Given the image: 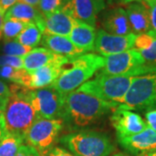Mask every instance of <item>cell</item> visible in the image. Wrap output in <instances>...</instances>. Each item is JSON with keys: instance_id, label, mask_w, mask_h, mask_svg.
I'll list each match as a JSON object with an SVG mask.
<instances>
[{"instance_id": "1", "label": "cell", "mask_w": 156, "mask_h": 156, "mask_svg": "<svg viewBox=\"0 0 156 156\" xmlns=\"http://www.w3.org/2000/svg\"><path fill=\"white\" fill-rule=\"evenodd\" d=\"M118 106L76 89L64 95L61 119L73 129L85 128Z\"/></svg>"}, {"instance_id": "2", "label": "cell", "mask_w": 156, "mask_h": 156, "mask_svg": "<svg viewBox=\"0 0 156 156\" xmlns=\"http://www.w3.org/2000/svg\"><path fill=\"white\" fill-rule=\"evenodd\" d=\"M10 89L11 96L3 112L6 130L24 138L27 130L40 116L29 98V89L14 83Z\"/></svg>"}, {"instance_id": "3", "label": "cell", "mask_w": 156, "mask_h": 156, "mask_svg": "<svg viewBox=\"0 0 156 156\" xmlns=\"http://www.w3.org/2000/svg\"><path fill=\"white\" fill-rule=\"evenodd\" d=\"M103 67L104 57L98 54L87 53L69 58L62 68L59 77L51 87L63 95L68 94L88 82Z\"/></svg>"}, {"instance_id": "4", "label": "cell", "mask_w": 156, "mask_h": 156, "mask_svg": "<svg viewBox=\"0 0 156 156\" xmlns=\"http://www.w3.org/2000/svg\"><path fill=\"white\" fill-rule=\"evenodd\" d=\"M62 144L76 156H108L115 150L111 139L97 131H79L63 135Z\"/></svg>"}, {"instance_id": "5", "label": "cell", "mask_w": 156, "mask_h": 156, "mask_svg": "<svg viewBox=\"0 0 156 156\" xmlns=\"http://www.w3.org/2000/svg\"><path fill=\"white\" fill-rule=\"evenodd\" d=\"M133 76H110L99 73L77 89L107 102L120 104L131 86ZM119 107V106H118Z\"/></svg>"}, {"instance_id": "6", "label": "cell", "mask_w": 156, "mask_h": 156, "mask_svg": "<svg viewBox=\"0 0 156 156\" xmlns=\"http://www.w3.org/2000/svg\"><path fill=\"white\" fill-rule=\"evenodd\" d=\"M119 107L129 110L156 108V73L134 77Z\"/></svg>"}, {"instance_id": "7", "label": "cell", "mask_w": 156, "mask_h": 156, "mask_svg": "<svg viewBox=\"0 0 156 156\" xmlns=\"http://www.w3.org/2000/svg\"><path fill=\"white\" fill-rule=\"evenodd\" d=\"M100 72L110 76L133 77L149 74L143 57L138 50L134 49L104 57V67Z\"/></svg>"}, {"instance_id": "8", "label": "cell", "mask_w": 156, "mask_h": 156, "mask_svg": "<svg viewBox=\"0 0 156 156\" xmlns=\"http://www.w3.org/2000/svg\"><path fill=\"white\" fill-rule=\"evenodd\" d=\"M64 126L62 119H45L40 117L30 126L24 135V141L38 151L40 155L45 154L56 142Z\"/></svg>"}, {"instance_id": "9", "label": "cell", "mask_w": 156, "mask_h": 156, "mask_svg": "<svg viewBox=\"0 0 156 156\" xmlns=\"http://www.w3.org/2000/svg\"><path fill=\"white\" fill-rule=\"evenodd\" d=\"M29 98L39 116L45 119H61L64 95L53 87L29 89Z\"/></svg>"}, {"instance_id": "10", "label": "cell", "mask_w": 156, "mask_h": 156, "mask_svg": "<svg viewBox=\"0 0 156 156\" xmlns=\"http://www.w3.org/2000/svg\"><path fill=\"white\" fill-rule=\"evenodd\" d=\"M105 7V0H62L60 10L95 28L97 16Z\"/></svg>"}, {"instance_id": "11", "label": "cell", "mask_w": 156, "mask_h": 156, "mask_svg": "<svg viewBox=\"0 0 156 156\" xmlns=\"http://www.w3.org/2000/svg\"><path fill=\"white\" fill-rule=\"evenodd\" d=\"M68 59L69 58L67 57L61 56L58 60L44 66L36 71L26 72L18 85L31 90L50 87L59 77L62 72V68Z\"/></svg>"}, {"instance_id": "12", "label": "cell", "mask_w": 156, "mask_h": 156, "mask_svg": "<svg viewBox=\"0 0 156 156\" xmlns=\"http://www.w3.org/2000/svg\"><path fill=\"white\" fill-rule=\"evenodd\" d=\"M135 37L136 35L134 33L126 36L112 35L100 29L96 32L94 50L100 56L106 57L132 50L134 48Z\"/></svg>"}, {"instance_id": "13", "label": "cell", "mask_w": 156, "mask_h": 156, "mask_svg": "<svg viewBox=\"0 0 156 156\" xmlns=\"http://www.w3.org/2000/svg\"><path fill=\"white\" fill-rule=\"evenodd\" d=\"M112 126L116 131L117 137H126L140 133L147 127V123L140 115L117 107L110 117Z\"/></svg>"}, {"instance_id": "14", "label": "cell", "mask_w": 156, "mask_h": 156, "mask_svg": "<svg viewBox=\"0 0 156 156\" xmlns=\"http://www.w3.org/2000/svg\"><path fill=\"white\" fill-rule=\"evenodd\" d=\"M117 139L125 150L134 155L156 150V132L148 126L140 133Z\"/></svg>"}, {"instance_id": "15", "label": "cell", "mask_w": 156, "mask_h": 156, "mask_svg": "<svg viewBox=\"0 0 156 156\" xmlns=\"http://www.w3.org/2000/svg\"><path fill=\"white\" fill-rule=\"evenodd\" d=\"M101 22L102 30L116 36H126L132 33L125 9L122 7L112 8L101 14Z\"/></svg>"}, {"instance_id": "16", "label": "cell", "mask_w": 156, "mask_h": 156, "mask_svg": "<svg viewBox=\"0 0 156 156\" xmlns=\"http://www.w3.org/2000/svg\"><path fill=\"white\" fill-rule=\"evenodd\" d=\"M75 21L72 17L59 9L44 17L41 31L43 35H56L69 37Z\"/></svg>"}, {"instance_id": "17", "label": "cell", "mask_w": 156, "mask_h": 156, "mask_svg": "<svg viewBox=\"0 0 156 156\" xmlns=\"http://www.w3.org/2000/svg\"><path fill=\"white\" fill-rule=\"evenodd\" d=\"M125 11L132 33L140 35L150 31V15L147 6L140 2H134L128 4Z\"/></svg>"}, {"instance_id": "18", "label": "cell", "mask_w": 156, "mask_h": 156, "mask_svg": "<svg viewBox=\"0 0 156 156\" xmlns=\"http://www.w3.org/2000/svg\"><path fill=\"white\" fill-rule=\"evenodd\" d=\"M41 44L53 53L67 58H73L85 54L74 44L68 37L44 34L43 35Z\"/></svg>"}, {"instance_id": "19", "label": "cell", "mask_w": 156, "mask_h": 156, "mask_svg": "<svg viewBox=\"0 0 156 156\" xmlns=\"http://www.w3.org/2000/svg\"><path fill=\"white\" fill-rule=\"evenodd\" d=\"M69 38L84 53L95 50L96 38L95 29L89 24L76 20Z\"/></svg>"}, {"instance_id": "20", "label": "cell", "mask_w": 156, "mask_h": 156, "mask_svg": "<svg viewBox=\"0 0 156 156\" xmlns=\"http://www.w3.org/2000/svg\"><path fill=\"white\" fill-rule=\"evenodd\" d=\"M8 19H15L25 23H35L41 30L44 17L37 8L17 2L5 13L4 20Z\"/></svg>"}, {"instance_id": "21", "label": "cell", "mask_w": 156, "mask_h": 156, "mask_svg": "<svg viewBox=\"0 0 156 156\" xmlns=\"http://www.w3.org/2000/svg\"><path fill=\"white\" fill-rule=\"evenodd\" d=\"M61 56L46 48H35L23 57V69L27 72L36 71L58 60Z\"/></svg>"}, {"instance_id": "22", "label": "cell", "mask_w": 156, "mask_h": 156, "mask_svg": "<svg viewBox=\"0 0 156 156\" xmlns=\"http://www.w3.org/2000/svg\"><path fill=\"white\" fill-rule=\"evenodd\" d=\"M43 37V33L35 23H27L21 33L17 36L15 41L23 46L30 48L36 47L41 43Z\"/></svg>"}, {"instance_id": "23", "label": "cell", "mask_w": 156, "mask_h": 156, "mask_svg": "<svg viewBox=\"0 0 156 156\" xmlns=\"http://www.w3.org/2000/svg\"><path fill=\"white\" fill-rule=\"evenodd\" d=\"M23 142L24 138L23 136L7 132L0 141V156H15Z\"/></svg>"}, {"instance_id": "24", "label": "cell", "mask_w": 156, "mask_h": 156, "mask_svg": "<svg viewBox=\"0 0 156 156\" xmlns=\"http://www.w3.org/2000/svg\"><path fill=\"white\" fill-rule=\"evenodd\" d=\"M26 24L27 23L15 19L4 20L2 26V37L5 42L15 40L26 26Z\"/></svg>"}, {"instance_id": "25", "label": "cell", "mask_w": 156, "mask_h": 156, "mask_svg": "<svg viewBox=\"0 0 156 156\" xmlns=\"http://www.w3.org/2000/svg\"><path fill=\"white\" fill-rule=\"evenodd\" d=\"M31 50H32L31 48L27 47V46H23V45L20 44L19 43L16 42L15 40H12V41L5 42L2 50L5 53V55H7V56L23 57L24 56H26Z\"/></svg>"}, {"instance_id": "26", "label": "cell", "mask_w": 156, "mask_h": 156, "mask_svg": "<svg viewBox=\"0 0 156 156\" xmlns=\"http://www.w3.org/2000/svg\"><path fill=\"white\" fill-rule=\"evenodd\" d=\"M145 62V66L149 74L156 73V38L149 49L139 51Z\"/></svg>"}, {"instance_id": "27", "label": "cell", "mask_w": 156, "mask_h": 156, "mask_svg": "<svg viewBox=\"0 0 156 156\" xmlns=\"http://www.w3.org/2000/svg\"><path fill=\"white\" fill-rule=\"evenodd\" d=\"M27 71H25L23 69H18L15 68L10 67V66H3L0 68V76L1 77L7 79L11 81L13 83L19 84L23 76L26 74Z\"/></svg>"}, {"instance_id": "28", "label": "cell", "mask_w": 156, "mask_h": 156, "mask_svg": "<svg viewBox=\"0 0 156 156\" xmlns=\"http://www.w3.org/2000/svg\"><path fill=\"white\" fill-rule=\"evenodd\" d=\"M62 4V0H40L37 9L43 17H46L58 11L61 8Z\"/></svg>"}, {"instance_id": "29", "label": "cell", "mask_w": 156, "mask_h": 156, "mask_svg": "<svg viewBox=\"0 0 156 156\" xmlns=\"http://www.w3.org/2000/svg\"><path fill=\"white\" fill-rule=\"evenodd\" d=\"M154 40V37H153L149 34L143 33L136 35L134 43V50L141 51L149 49L151 45Z\"/></svg>"}, {"instance_id": "30", "label": "cell", "mask_w": 156, "mask_h": 156, "mask_svg": "<svg viewBox=\"0 0 156 156\" xmlns=\"http://www.w3.org/2000/svg\"><path fill=\"white\" fill-rule=\"evenodd\" d=\"M3 66H10L15 69H23V57L7 56V55L0 56V67Z\"/></svg>"}, {"instance_id": "31", "label": "cell", "mask_w": 156, "mask_h": 156, "mask_svg": "<svg viewBox=\"0 0 156 156\" xmlns=\"http://www.w3.org/2000/svg\"><path fill=\"white\" fill-rule=\"evenodd\" d=\"M149 9V15H150L151 30L147 34H149L153 37L156 38V0L153 1L148 5Z\"/></svg>"}, {"instance_id": "32", "label": "cell", "mask_w": 156, "mask_h": 156, "mask_svg": "<svg viewBox=\"0 0 156 156\" xmlns=\"http://www.w3.org/2000/svg\"><path fill=\"white\" fill-rule=\"evenodd\" d=\"M40 156H76L73 154L72 153L69 152L66 149L62 148V147H56L53 148H50V150H48L45 154L43 155Z\"/></svg>"}, {"instance_id": "33", "label": "cell", "mask_w": 156, "mask_h": 156, "mask_svg": "<svg viewBox=\"0 0 156 156\" xmlns=\"http://www.w3.org/2000/svg\"><path fill=\"white\" fill-rule=\"evenodd\" d=\"M15 156H40V154L31 146L23 145Z\"/></svg>"}, {"instance_id": "34", "label": "cell", "mask_w": 156, "mask_h": 156, "mask_svg": "<svg viewBox=\"0 0 156 156\" xmlns=\"http://www.w3.org/2000/svg\"><path fill=\"white\" fill-rule=\"evenodd\" d=\"M147 125L156 132V108L147 110L145 115Z\"/></svg>"}, {"instance_id": "35", "label": "cell", "mask_w": 156, "mask_h": 156, "mask_svg": "<svg viewBox=\"0 0 156 156\" xmlns=\"http://www.w3.org/2000/svg\"><path fill=\"white\" fill-rule=\"evenodd\" d=\"M10 96H11V89H10V87L5 82L0 81V97L9 98Z\"/></svg>"}, {"instance_id": "36", "label": "cell", "mask_w": 156, "mask_h": 156, "mask_svg": "<svg viewBox=\"0 0 156 156\" xmlns=\"http://www.w3.org/2000/svg\"><path fill=\"white\" fill-rule=\"evenodd\" d=\"M17 0H0V10L5 13L11 6L14 5Z\"/></svg>"}, {"instance_id": "37", "label": "cell", "mask_w": 156, "mask_h": 156, "mask_svg": "<svg viewBox=\"0 0 156 156\" xmlns=\"http://www.w3.org/2000/svg\"><path fill=\"white\" fill-rule=\"evenodd\" d=\"M6 133H7V130H6L5 125L4 117H3V115H0V141L4 138V136L5 135Z\"/></svg>"}, {"instance_id": "38", "label": "cell", "mask_w": 156, "mask_h": 156, "mask_svg": "<svg viewBox=\"0 0 156 156\" xmlns=\"http://www.w3.org/2000/svg\"><path fill=\"white\" fill-rule=\"evenodd\" d=\"M17 2L23 3V4H26V5L37 8L39 5V3H40V0H17Z\"/></svg>"}, {"instance_id": "39", "label": "cell", "mask_w": 156, "mask_h": 156, "mask_svg": "<svg viewBox=\"0 0 156 156\" xmlns=\"http://www.w3.org/2000/svg\"><path fill=\"white\" fill-rule=\"evenodd\" d=\"M7 101H8V98L0 97V115H3V112L5 110V108L6 103H7Z\"/></svg>"}, {"instance_id": "40", "label": "cell", "mask_w": 156, "mask_h": 156, "mask_svg": "<svg viewBox=\"0 0 156 156\" xmlns=\"http://www.w3.org/2000/svg\"><path fill=\"white\" fill-rule=\"evenodd\" d=\"M4 17H5V13L0 10V39L2 37V26L4 23Z\"/></svg>"}, {"instance_id": "41", "label": "cell", "mask_w": 156, "mask_h": 156, "mask_svg": "<svg viewBox=\"0 0 156 156\" xmlns=\"http://www.w3.org/2000/svg\"><path fill=\"white\" fill-rule=\"evenodd\" d=\"M139 156H156V150L146 152V153H143V154H140Z\"/></svg>"}, {"instance_id": "42", "label": "cell", "mask_w": 156, "mask_h": 156, "mask_svg": "<svg viewBox=\"0 0 156 156\" xmlns=\"http://www.w3.org/2000/svg\"><path fill=\"white\" fill-rule=\"evenodd\" d=\"M109 5L112 4H123L124 0H107Z\"/></svg>"}, {"instance_id": "43", "label": "cell", "mask_w": 156, "mask_h": 156, "mask_svg": "<svg viewBox=\"0 0 156 156\" xmlns=\"http://www.w3.org/2000/svg\"><path fill=\"white\" fill-rule=\"evenodd\" d=\"M134 2H140V0H124L123 4H130V3H134Z\"/></svg>"}, {"instance_id": "44", "label": "cell", "mask_w": 156, "mask_h": 156, "mask_svg": "<svg viewBox=\"0 0 156 156\" xmlns=\"http://www.w3.org/2000/svg\"><path fill=\"white\" fill-rule=\"evenodd\" d=\"M113 156H125V155H123L122 154H115V155H113Z\"/></svg>"}, {"instance_id": "45", "label": "cell", "mask_w": 156, "mask_h": 156, "mask_svg": "<svg viewBox=\"0 0 156 156\" xmlns=\"http://www.w3.org/2000/svg\"></svg>"}]
</instances>
